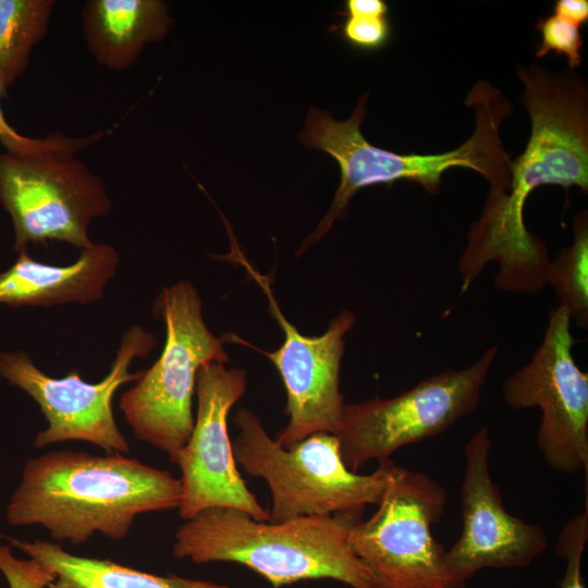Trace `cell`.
Masks as SVG:
<instances>
[{
	"label": "cell",
	"instance_id": "30bf717a",
	"mask_svg": "<svg viewBox=\"0 0 588 588\" xmlns=\"http://www.w3.org/2000/svg\"><path fill=\"white\" fill-rule=\"evenodd\" d=\"M156 344L151 332L132 326L122 335L110 371L97 383L86 382L77 370L53 378L23 351L1 352L0 376L27 393L47 421V428L35 437V448L77 440L89 442L106 454H127L128 442L113 415V395L122 384L142 377L143 370L130 372L131 364L148 356Z\"/></svg>",
	"mask_w": 588,
	"mask_h": 588
},
{
	"label": "cell",
	"instance_id": "ac0fdd59",
	"mask_svg": "<svg viewBox=\"0 0 588 588\" xmlns=\"http://www.w3.org/2000/svg\"><path fill=\"white\" fill-rule=\"evenodd\" d=\"M53 0H0V74L8 86L25 71L49 27Z\"/></svg>",
	"mask_w": 588,
	"mask_h": 588
},
{
	"label": "cell",
	"instance_id": "7402d4cb",
	"mask_svg": "<svg viewBox=\"0 0 588 588\" xmlns=\"http://www.w3.org/2000/svg\"><path fill=\"white\" fill-rule=\"evenodd\" d=\"M345 20L332 27L350 46L363 51L383 48L391 38V24L388 15L348 14Z\"/></svg>",
	"mask_w": 588,
	"mask_h": 588
},
{
	"label": "cell",
	"instance_id": "9c48e42d",
	"mask_svg": "<svg viewBox=\"0 0 588 588\" xmlns=\"http://www.w3.org/2000/svg\"><path fill=\"white\" fill-rule=\"evenodd\" d=\"M498 352L492 345L471 365L434 373L396 396L345 404L335 434L345 465L356 471L369 461H388L473 414Z\"/></svg>",
	"mask_w": 588,
	"mask_h": 588
},
{
	"label": "cell",
	"instance_id": "5b68a950",
	"mask_svg": "<svg viewBox=\"0 0 588 588\" xmlns=\"http://www.w3.org/2000/svg\"><path fill=\"white\" fill-rule=\"evenodd\" d=\"M101 136L54 133L33 138L23 149L0 152V204L12 221L15 252L48 241L79 250L93 244L88 228L109 215L112 203L102 180L77 152Z\"/></svg>",
	"mask_w": 588,
	"mask_h": 588
},
{
	"label": "cell",
	"instance_id": "7a4b0ae2",
	"mask_svg": "<svg viewBox=\"0 0 588 588\" xmlns=\"http://www.w3.org/2000/svg\"><path fill=\"white\" fill-rule=\"evenodd\" d=\"M181 498L180 479L124 454L51 451L26 462L7 520L71 544L95 534L122 540L137 516L177 509Z\"/></svg>",
	"mask_w": 588,
	"mask_h": 588
},
{
	"label": "cell",
	"instance_id": "603a6c76",
	"mask_svg": "<svg viewBox=\"0 0 588 588\" xmlns=\"http://www.w3.org/2000/svg\"><path fill=\"white\" fill-rule=\"evenodd\" d=\"M0 572L10 588H46L53 579L51 569L34 559H17L10 546L0 543Z\"/></svg>",
	"mask_w": 588,
	"mask_h": 588
},
{
	"label": "cell",
	"instance_id": "277c9868",
	"mask_svg": "<svg viewBox=\"0 0 588 588\" xmlns=\"http://www.w3.org/2000/svg\"><path fill=\"white\" fill-rule=\"evenodd\" d=\"M362 513L298 516L260 522L230 507L198 512L177 528L172 556L196 564L236 563L264 577L272 588L332 579L351 588H373L348 543Z\"/></svg>",
	"mask_w": 588,
	"mask_h": 588
},
{
	"label": "cell",
	"instance_id": "cb8c5ba5",
	"mask_svg": "<svg viewBox=\"0 0 588 588\" xmlns=\"http://www.w3.org/2000/svg\"><path fill=\"white\" fill-rule=\"evenodd\" d=\"M8 85L0 74V101L4 96ZM0 140L5 150H17L28 146L33 138L19 134L5 120L0 103Z\"/></svg>",
	"mask_w": 588,
	"mask_h": 588
},
{
	"label": "cell",
	"instance_id": "4fadbf2b",
	"mask_svg": "<svg viewBox=\"0 0 588 588\" xmlns=\"http://www.w3.org/2000/svg\"><path fill=\"white\" fill-rule=\"evenodd\" d=\"M246 389V372L209 363L198 369V401L194 428L173 463L181 469L179 515L188 519L211 507L241 510L260 522L269 520L240 474L228 431V416Z\"/></svg>",
	"mask_w": 588,
	"mask_h": 588
},
{
	"label": "cell",
	"instance_id": "8fae6325",
	"mask_svg": "<svg viewBox=\"0 0 588 588\" xmlns=\"http://www.w3.org/2000/svg\"><path fill=\"white\" fill-rule=\"evenodd\" d=\"M571 322L563 307L550 310L540 345L502 393L513 409H540L537 445L551 469L588 477V375L573 358Z\"/></svg>",
	"mask_w": 588,
	"mask_h": 588
},
{
	"label": "cell",
	"instance_id": "5bb4252c",
	"mask_svg": "<svg viewBox=\"0 0 588 588\" xmlns=\"http://www.w3.org/2000/svg\"><path fill=\"white\" fill-rule=\"evenodd\" d=\"M491 439L481 426L465 449V473L461 489L463 529L445 550L449 571L464 588L483 568H518L535 561L547 548L542 527L510 514L489 469Z\"/></svg>",
	"mask_w": 588,
	"mask_h": 588
},
{
	"label": "cell",
	"instance_id": "ba28073f",
	"mask_svg": "<svg viewBox=\"0 0 588 588\" xmlns=\"http://www.w3.org/2000/svg\"><path fill=\"white\" fill-rule=\"evenodd\" d=\"M446 502L445 488L429 475L392 465L376 513L348 534L373 588H460L431 534Z\"/></svg>",
	"mask_w": 588,
	"mask_h": 588
},
{
	"label": "cell",
	"instance_id": "d6986e66",
	"mask_svg": "<svg viewBox=\"0 0 588 588\" xmlns=\"http://www.w3.org/2000/svg\"><path fill=\"white\" fill-rule=\"evenodd\" d=\"M546 282L551 284L563 307L580 329L588 328V215L574 217L573 241L550 260Z\"/></svg>",
	"mask_w": 588,
	"mask_h": 588
},
{
	"label": "cell",
	"instance_id": "8992f818",
	"mask_svg": "<svg viewBox=\"0 0 588 588\" xmlns=\"http://www.w3.org/2000/svg\"><path fill=\"white\" fill-rule=\"evenodd\" d=\"M234 422L236 464L270 489L268 522L362 513L366 505L380 502L394 464L391 460L380 462L371 474L359 475L345 465L335 434L314 433L285 449L250 409L240 408Z\"/></svg>",
	"mask_w": 588,
	"mask_h": 588
},
{
	"label": "cell",
	"instance_id": "7c38bea8",
	"mask_svg": "<svg viewBox=\"0 0 588 588\" xmlns=\"http://www.w3.org/2000/svg\"><path fill=\"white\" fill-rule=\"evenodd\" d=\"M225 259L243 266L262 289L268 298L269 311L279 322L284 341L274 352H265L237 335H223V341L245 344L267 356L278 369L285 391L287 425L275 439L289 449L306 437L326 432L336 434L344 408L340 391V369L344 353V335L355 323V316L343 310L333 318L327 331L319 336L299 333L282 314L266 275L260 274L243 256L236 242Z\"/></svg>",
	"mask_w": 588,
	"mask_h": 588
},
{
	"label": "cell",
	"instance_id": "d4e9b609",
	"mask_svg": "<svg viewBox=\"0 0 588 588\" xmlns=\"http://www.w3.org/2000/svg\"><path fill=\"white\" fill-rule=\"evenodd\" d=\"M553 14L567 20L578 26L588 21L587 0H558L553 7Z\"/></svg>",
	"mask_w": 588,
	"mask_h": 588
},
{
	"label": "cell",
	"instance_id": "484cf974",
	"mask_svg": "<svg viewBox=\"0 0 588 588\" xmlns=\"http://www.w3.org/2000/svg\"><path fill=\"white\" fill-rule=\"evenodd\" d=\"M389 8L383 0H347L340 15L375 14L388 15Z\"/></svg>",
	"mask_w": 588,
	"mask_h": 588
},
{
	"label": "cell",
	"instance_id": "2e32d148",
	"mask_svg": "<svg viewBox=\"0 0 588 588\" xmlns=\"http://www.w3.org/2000/svg\"><path fill=\"white\" fill-rule=\"evenodd\" d=\"M88 49L110 70L130 68L150 42L160 41L173 26L160 0H89L82 11Z\"/></svg>",
	"mask_w": 588,
	"mask_h": 588
},
{
	"label": "cell",
	"instance_id": "44dd1931",
	"mask_svg": "<svg viewBox=\"0 0 588 588\" xmlns=\"http://www.w3.org/2000/svg\"><path fill=\"white\" fill-rule=\"evenodd\" d=\"M588 539V501L585 510L571 518L560 532L556 552L566 562L564 576L560 588H586L581 563L585 546Z\"/></svg>",
	"mask_w": 588,
	"mask_h": 588
},
{
	"label": "cell",
	"instance_id": "ffe728a7",
	"mask_svg": "<svg viewBox=\"0 0 588 588\" xmlns=\"http://www.w3.org/2000/svg\"><path fill=\"white\" fill-rule=\"evenodd\" d=\"M536 28L540 34L537 58H543L553 51L567 59L569 70L575 71L580 65L583 49L580 26L552 14L540 19Z\"/></svg>",
	"mask_w": 588,
	"mask_h": 588
},
{
	"label": "cell",
	"instance_id": "3957f363",
	"mask_svg": "<svg viewBox=\"0 0 588 588\" xmlns=\"http://www.w3.org/2000/svg\"><path fill=\"white\" fill-rule=\"evenodd\" d=\"M368 94H364L345 121H338L318 108H311L298 140L302 145L323 151L339 164L341 182L333 201L301 252L324 236L341 217L352 197L372 185H393L397 181L416 182L429 194H437L442 174L455 167L480 173L493 192H505L511 181L509 154L500 138L502 121L512 112L504 95L485 81L477 82L465 103L475 111L476 127L460 147L442 154H397L369 143L360 131Z\"/></svg>",
	"mask_w": 588,
	"mask_h": 588
},
{
	"label": "cell",
	"instance_id": "6da1fadb",
	"mask_svg": "<svg viewBox=\"0 0 588 588\" xmlns=\"http://www.w3.org/2000/svg\"><path fill=\"white\" fill-rule=\"evenodd\" d=\"M522 103L531 132L525 151L511 163L507 191H489L480 218L470 225L457 270L465 293L486 265L498 262L493 285L536 295L546 286V243L525 225L524 207L541 185L588 191V89L575 71L519 66Z\"/></svg>",
	"mask_w": 588,
	"mask_h": 588
},
{
	"label": "cell",
	"instance_id": "e0dca14e",
	"mask_svg": "<svg viewBox=\"0 0 588 588\" xmlns=\"http://www.w3.org/2000/svg\"><path fill=\"white\" fill-rule=\"evenodd\" d=\"M10 542L53 572L54 579L46 588H230L172 573L150 574L107 559L75 555L51 541L10 538Z\"/></svg>",
	"mask_w": 588,
	"mask_h": 588
},
{
	"label": "cell",
	"instance_id": "9a60e30c",
	"mask_svg": "<svg viewBox=\"0 0 588 588\" xmlns=\"http://www.w3.org/2000/svg\"><path fill=\"white\" fill-rule=\"evenodd\" d=\"M77 260L54 266L33 259L27 250L0 272V304L10 307L89 304L102 298L115 275L120 256L109 244L94 243L79 250Z\"/></svg>",
	"mask_w": 588,
	"mask_h": 588
},
{
	"label": "cell",
	"instance_id": "52a82bcc",
	"mask_svg": "<svg viewBox=\"0 0 588 588\" xmlns=\"http://www.w3.org/2000/svg\"><path fill=\"white\" fill-rule=\"evenodd\" d=\"M166 324V343L155 364L120 399L134 436L167 453L173 463L194 428L193 395L198 369L225 364L222 338L203 318L201 299L191 282L164 286L152 306Z\"/></svg>",
	"mask_w": 588,
	"mask_h": 588
}]
</instances>
